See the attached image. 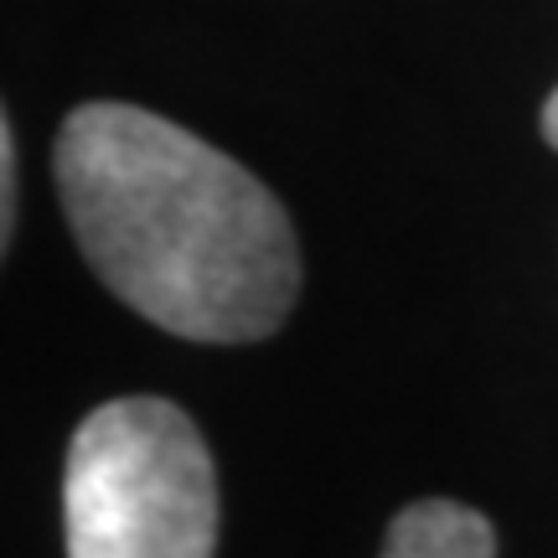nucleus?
I'll list each match as a JSON object with an SVG mask.
<instances>
[{
  "mask_svg": "<svg viewBox=\"0 0 558 558\" xmlns=\"http://www.w3.org/2000/svg\"><path fill=\"white\" fill-rule=\"evenodd\" d=\"M16 233V130L0 120V239Z\"/></svg>",
  "mask_w": 558,
  "mask_h": 558,
  "instance_id": "20e7f679",
  "label": "nucleus"
},
{
  "mask_svg": "<svg viewBox=\"0 0 558 558\" xmlns=\"http://www.w3.org/2000/svg\"><path fill=\"white\" fill-rule=\"evenodd\" d=\"M68 558H213L218 471L177 403L135 393L78 424L62 471Z\"/></svg>",
  "mask_w": 558,
  "mask_h": 558,
  "instance_id": "f03ea898",
  "label": "nucleus"
},
{
  "mask_svg": "<svg viewBox=\"0 0 558 558\" xmlns=\"http://www.w3.org/2000/svg\"><path fill=\"white\" fill-rule=\"evenodd\" d=\"M62 213L114 295L186 341H259L300 295L290 213L218 145L135 104H78L52 150Z\"/></svg>",
  "mask_w": 558,
  "mask_h": 558,
  "instance_id": "f257e3e1",
  "label": "nucleus"
},
{
  "mask_svg": "<svg viewBox=\"0 0 558 558\" xmlns=\"http://www.w3.org/2000/svg\"><path fill=\"white\" fill-rule=\"evenodd\" d=\"M383 558H497V533L476 507L460 501H414L388 522Z\"/></svg>",
  "mask_w": 558,
  "mask_h": 558,
  "instance_id": "7ed1b4c3",
  "label": "nucleus"
},
{
  "mask_svg": "<svg viewBox=\"0 0 558 558\" xmlns=\"http://www.w3.org/2000/svg\"><path fill=\"white\" fill-rule=\"evenodd\" d=\"M543 135H548V145L558 150V88L548 94V104H543Z\"/></svg>",
  "mask_w": 558,
  "mask_h": 558,
  "instance_id": "39448f33",
  "label": "nucleus"
}]
</instances>
